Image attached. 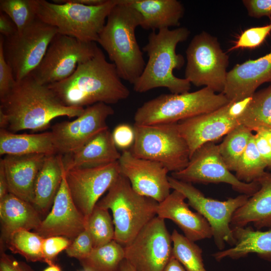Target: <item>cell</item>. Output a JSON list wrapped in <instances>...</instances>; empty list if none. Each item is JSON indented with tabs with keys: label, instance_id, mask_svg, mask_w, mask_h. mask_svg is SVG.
<instances>
[{
	"label": "cell",
	"instance_id": "cell-27",
	"mask_svg": "<svg viewBox=\"0 0 271 271\" xmlns=\"http://www.w3.org/2000/svg\"><path fill=\"white\" fill-rule=\"evenodd\" d=\"M64 173L62 155L57 154L46 157L36 180L33 202L41 215L46 214L53 205Z\"/></svg>",
	"mask_w": 271,
	"mask_h": 271
},
{
	"label": "cell",
	"instance_id": "cell-38",
	"mask_svg": "<svg viewBox=\"0 0 271 271\" xmlns=\"http://www.w3.org/2000/svg\"><path fill=\"white\" fill-rule=\"evenodd\" d=\"M271 32V22L261 27H252L245 30L239 36L231 50L254 48L259 46Z\"/></svg>",
	"mask_w": 271,
	"mask_h": 271
},
{
	"label": "cell",
	"instance_id": "cell-37",
	"mask_svg": "<svg viewBox=\"0 0 271 271\" xmlns=\"http://www.w3.org/2000/svg\"><path fill=\"white\" fill-rule=\"evenodd\" d=\"M0 10L12 19L19 31L37 19L35 0H1Z\"/></svg>",
	"mask_w": 271,
	"mask_h": 271
},
{
	"label": "cell",
	"instance_id": "cell-44",
	"mask_svg": "<svg viewBox=\"0 0 271 271\" xmlns=\"http://www.w3.org/2000/svg\"><path fill=\"white\" fill-rule=\"evenodd\" d=\"M0 271H34L24 262L17 260L14 257L1 251Z\"/></svg>",
	"mask_w": 271,
	"mask_h": 271
},
{
	"label": "cell",
	"instance_id": "cell-41",
	"mask_svg": "<svg viewBox=\"0 0 271 271\" xmlns=\"http://www.w3.org/2000/svg\"><path fill=\"white\" fill-rule=\"evenodd\" d=\"M3 42L4 37L0 35V98L8 93L16 81L4 56Z\"/></svg>",
	"mask_w": 271,
	"mask_h": 271
},
{
	"label": "cell",
	"instance_id": "cell-49",
	"mask_svg": "<svg viewBox=\"0 0 271 271\" xmlns=\"http://www.w3.org/2000/svg\"><path fill=\"white\" fill-rule=\"evenodd\" d=\"M163 271H187L184 267L172 256Z\"/></svg>",
	"mask_w": 271,
	"mask_h": 271
},
{
	"label": "cell",
	"instance_id": "cell-23",
	"mask_svg": "<svg viewBox=\"0 0 271 271\" xmlns=\"http://www.w3.org/2000/svg\"><path fill=\"white\" fill-rule=\"evenodd\" d=\"M65 171L91 168L117 162L121 156L108 128L102 130L76 152L62 155Z\"/></svg>",
	"mask_w": 271,
	"mask_h": 271
},
{
	"label": "cell",
	"instance_id": "cell-11",
	"mask_svg": "<svg viewBox=\"0 0 271 271\" xmlns=\"http://www.w3.org/2000/svg\"><path fill=\"white\" fill-rule=\"evenodd\" d=\"M171 188L182 193L188 200V204L202 215L209 223L212 237L217 247L224 250L226 243L233 246V236L231 221L234 212L247 201L249 196L241 194L225 201L207 198L192 183L178 180L169 176Z\"/></svg>",
	"mask_w": 271,
	"mask_h": 271
},
{
	"label": "cell",
	"instance_id": "cell-51",
	"mask_svg": "<svg viewBox=\"0 0 271 271\" xmlns=\"http://www.w3.org/2000/svg\"><path fill=\"white\" fill-rule=\"evenodd\" d=\"M118 271H136L131 264L124 259L120 263Z\"/></svg>",
	"mask_w": 271,
	"mask_h": 271
},
{
	"label": "cell",
	"instance_id": "cell-50",
	"mask_svg": "<svg viewBox=\"0 0 271 271\" xmlns=\"http://www.w3.org/2000/svg\"><path fill=\"white\" fill-rule=\"evenodd\" d=\"M259 132L267 141L271 147V129L266 128H260L255 131Z\"/></svg>",
	"mask_w": 271,
	"mask_h": 271
},
{
	"label": "cell",
	"instance_id": "cell-19",
	"mask_svg": "<svg viewBox=\"0 0 271 271\" xmlns=\"http://www.w3.org/2000/svg\"><path fill=\"white\" fill-rule=\"evenodd\" d=\"M228 106V103L214 111L177 122L179 131L188 146L190 158L201 146L214 142L240 125L237 119L229 116Z\"/></svg>",
	"mask_w": 271,
	"mask_h": 271
},
{
	"label": "cell",
	"instance_id": "cell-31",
	"mask_svg": "<svg viewBox=\"0 0 271 271\" xmlns=\"http://www.w3.org/2000/svg\"><path fill=\"white\" fill-rule=\"evenodd\" d=\"M125 259L124 246L113 240L100 247L93 248L90 254L80 261L87 271H118Z\"/></svg>",
	"mask_w": 271,
	"mask_h": 271
},
{
	"label": "cell",
	"instance_id": "cell-5",
	"mask_svg": "<svg viewBox=\"0 0 271 271\" xmlns=\"http://www.w3.org/2000/svg\"><path fill=\"white\" fill-rule=\"evenodd\" d=\"M116 0L99 6H86L71 0H35L37 18L55 28L59 34L85 42L97 43Z\"/></svg>",
	"mask_w": 271,
	"mask_h": 271
},
{
	"label": "cell",
	"instance_id": "cell-24",
	"mask_svg": "<svg viewBox=\"0 0 271 271\" xmlns=\"http://www.w3.org/2000/svg\"><path fill=\"white\" fill-rule=\"evenodd\" d=\"M134 9L140 17L141 25L145 30H162L180 25L184 7L177 0H119Z\"/></svg>",
	"mask_w": 271,
	"mask_h": 271
},
{
	"label": "cell",
	"instance_id": "cell-7",
	"mask_svg": "<svg viewBox=\"0 0 271 271\" xmlns=\"http://www.w3.org/2000/svg\"><path fill=\"white\" fill-rule=\"evenodd\" d=\"M223 93L208 87L190 92L162 94L143 104L134 115V124L176 123L214 111L229 103Z\"/></svg>",
	"mask_w": 271,
	"mask_h": 271
},
{
	"label": "cell",
	"instance_id": "cell-40",
	"mask_svg": "<svg viewBox=\"0 0 271 271\" xmlns=\"http://www.w3.org/2000/svg\"><path fill=\"white\" fill-rule=\"evenodd\" d=\"M72 240L63 236H55L45 238L42 249L45 262L49 265L55 263L57 255L70 245Z\"/></svg>",
	"mask_w": 271,
	"mask_h": 271
},
{
	"label": "cell",
	"instance_id": "cell-42",
	"mask_svg": "<svg viewBox=\"0 0 271 271\" xmlns=\"http://www.w3.org/2000/svg\"><path fill=\"white\" fill-rule=\"evenodd\" d=\"M112 136L116 147L125 150L131 148L133 144L135 137L133 127L126 123L119 124L114 128Z\"/></svg>",
	"mask_w": 271,
	"mask_h": 271
},
{
	"label": "cell",
	"instance_id": "cell-28",
	"mask_svg": "<svg viewBox=\"0 0 271 271\" xmlns=\"http://www.w3.org/2000/svg\"><path fill=\"white\" fill-rule=\"evenodd\" d=\"M235 244L231 248L212 254L216 261L226 258L239 259L250 253L271 262V228L267 231L254 230L251 227H232Z\"/></svg>",
	"mask_w": 271,
	"mask_h": 271
},
{
	"label": "cell",
	"instance_id": "cell-32",
	"mask_svg": "<svg viewBox=\"0 0 271 271\" xmlns=\"http://www.w3.org/2000/svg\"><path fill=\"white\" fill-rule=\"evenodd\" d=\"M44 239L35 232L21 229L12 232L1 245H6L28 261L45 262L42 249Z\"/></svg>",
	"mask_w": 271,
	"mask_h": 271
},
{
	"label": "cell",
	"instance_id": "cell-13",
	"mask_svg": "<svg viewBox=\"0 0 271 271\" xmlns=\"http://www.w3.org/2000/svg\"><path fill=\"white\" fill-rule=\"evenodd\" d=\"M171 176L190 183L228 184L235 191L249 197L260 188L257 181L243 182L232 174L223 160L218 145L214 142L206 143L199 147L191 156L187 167L172 173Z\"/></svg>",
	"mask_w": 271,
	"mask_h": 271
},
{
	"label": "cell",
	"instance_id": "cell-17",
	"mask_svg": "<svg viewBox=\"0 0 271 271\" xmlns=\"http://www.w3.org/2000/svg\"><path fill=\"white\" fill-rule=\"evenodd\" d=\"M118 163L120 174L140 194L160 203L170 194L169 171L161 163L138 158L129 150L123 151Z\"/></svg>",
	"mask_w": 271,
	"mask_h": 271
},
{
	"label": "cell",
	"instance_id": "cell-34",
	"mask_svg": "<svg viewBox=\"0 0 271 271\" xmlns=\"http://www.w3.org/2000/svg\"><path fill=\"white\" fill-rule=\"evenodd\" d=\"M172 256L187 271H207L202 259L201 248L185 235L174 229L171 234Z\"/></svg>",
	"mask_w": 271,
	"mask_h": 271
},
{
	"label": "cell",
	"instance_id": "cell-39",
	"mask_svg": "<svg viewBox=\"0 0 271 271\" xmlns=\"http://www.w3.org/2000/svg\"><path fill=\"white\" fill-rule=\"evenodd\" d=\"M94 248L91 237L85 229L75 238L65 250L67 255L79 261L87 257Z\"/></svg>",
	"mask_w": 271,
	"mask_h": 271
},
{
	"label": "cell",
	"instance_id": "cell-4",
	"mask_svg": "<svg viewBox=\"0 0 271 271\" xmlns=\"http://www.w3.org/2000/svg\"><path fill=\"white\" fill-rule=\"evenodd\" d=\"M140 25L138 13L116 0L97 42L107 53L121 79L132 84L146 65L136 37V28Z\"/></svg>",
	"mask_w": 271,
	"mask_h": 271
},
{
	"label": "cell",
	"instance_id": "cell-46",
	"mask_svg": "<svg viewBox=\"0 0 271 271\" xmlns=\"http://www.w3.org/2000/svg\"><path fill=\"white\" fill-rule=\"evenodd\" d=\"M252 96L236 101H229L227 110L229 116L237 119L248 107L251 101Z\"/></svg>",
	"mask_w": 271,
	"mask_h": 271
},
{
	"label": "cell",
	"instance_id": "cell-53",
	"mask_svg": "<svg viewBox=\"0 0 271 271\" xmlns=\"http://www.w3.org/2000/svg\"><path fill=\"white\" fill-rule=\"evenodd\" d=\"M83 271H87V270H84Z\"/></svg>",
	"mask_w": 271,
	"mask_h": 271
},
{
	"label": "cell",
	"instance_id": "cell-30",
	"mask_svg": "<svg viewBox=\"0 0 271 271\" xmlns=\"http://www.w3.org/2000/svg\"><path fill=\"white\" fill-rule=\"evenodd\" d=\"M237 120L252 131L260 128L271 129V85L252 95L248 107Z\"/></svg>",
	"mask_w": 271,
	"mask_h": 271
},
{
	"label": "cell",
	"instance_id": "cell-33",
	"mask_svg": "<svg viewBox=\"0 0 271 271\" xmlns=\"http://www.w3.org/2000/svg\"><path fill=\"white\" fill-rule=\"evenodd\" d=\"M252 135L249 128L239 125L226 134L218 145L223 160L230 171H235L239 160Z\"/></svg>",
	"mask_w": 271,
	"mask_h": 271
},
{
	"label": "cell",
	"instance_id": "cell-26",
	"mask_svg": "<svg viewBox=\"0 0 271 271\" xmlns=\"http://www.w3.org/2000/svg\"><path fill=\"white\" fill-rule=\"evenodd\" d=\"M257 182L259 190L234 213L231 227H245L253 223L258 229L271 228V173H266Z\"/></svg>",
	"mask_w": 271,
	"mask_h": 271
},
{
	"label": "cell",
	"instance_id": "cell-45",
	"mask_svg": "<svg viewBox=\"0 0 271 271\" xmlns=\"http://www.w3.org/2000/svg\"><path fill=\"white\" fill-rule=\"evenodd\" d=\"M254 139L257 149L267 168L271 169V147L267 141L258 131L254 134Z\"/></svg>",
	"mask_w": 271,
	"mask_h": 271
},
{
	"label": "cell",
	"instance_id": "cell-36",
	"mask_svg": "<svg viewBox=\"0 0 271 271\" xmlns=\"http://www.w3.org/2000/svg\"><path fill=\"white\" fill-rule=\"evenodd\" d=\"M266 168L257 149L253 134L239 160L235 171V176L243 182H255L266 173L265 169Z\"/></svg>",
	"mask_w": 271,
	"mask_h": 271
},
{
	"label": "cell",
	"instance_id": "cell-10",
	"mask_svg": "<svg viewBox=\"0 0 271 271\" xmlns=\"http://www.w3.org/2000/svg\"><path fill=\"white\" fill-rule=\"evenodd\" d=\"M57 29L38 18L13 36L4 37L5 59L16 81L29 76L40 64Z\"/></svg>",
	"mask_w": 271,
	"mask_h": 271
},
{
	"label": "cell",
	"instance_id": "cell-29",
	"mask_svg": "<svg viewBox=\"0 0 271 271\" xmlns=\"http://www.w3.org/2000/svg\"><path fill=\"white\" fill-rule=\"evenodd\" d=\"M57 154L51 131L36 134L12 132L0 128V155Z\"/></svg>",
	"mask_w": 271,
	"mask_h": 271
},
{
	"label": "cell",
	"instance_id": "cell-18",
	"mask_svg": "<svg viewBox=\"0 0 271 271\" xmlns=\"http://www.w3.org/2000/svg\"><path fill=\"white\" fill-rule=\"evenodd\" d=\"M65 173L50 212L34 231L44 238L59 236L73 240L86 228V219L73 201Z\"/></svg>",
	"mask_w": 271,
	"mask_h": 271
},
{
	"label": "cell",
	"instance_id": "cell-52",
	"mask_svg": "<svg viewBox=\"0 0 271 271\" xmlns=\"http://www.w3.org/2000/svg\"><path fill=\"white\" fill-rule=\"evenodd\" d=\"M43 271H61V269L59 265L54 263L49 265Z\"/></svg>",
	"mask_w": 271,
	"mask_h": 271
},
{
	"label": "cell",
	"instance_id": "cell-48",
	"mask_svg": "<svg viewBox=\"0 0 271 271\" xmlns=\"http://www.w3.org/2000/svg\"><path fill=\"white\" fill-rule=\"evenodd\" d=\"M9 193L7 176L3 164L0 162V200Z\"/></svg>",
	"mask_w": 271,
	"mask_h": 271
},
{
	"label": "cell",
	"instance_id": "cell-3",
	"mask_svg": "<svg viewBox=\"0 0 271 271\" xmlns=\"http://www.w3.org/2000/svg\"><path fill=\"white\" fill-rule=\"evenodd\" d=\"M190 33L187 28L179 27L153 31L149 34L148 43L143 48L148 60L133 84L134 91L144 93L159 87L166 88L174 94L189 91L191 83L185 78L175 76L173 71L181 69L185 63L183 56L177 54L176 49L179 43L188 39Z\"/></svg>",
	"mask_w": 271,
	"mask_h": 271
},
{
	"label": "cell",
	"instance_id": "cell-8",
	"mask_svg": "<svg viewBox=\"0 0 271 271\" xmlns=\"http://www.w3.org/2000/svg\"><path fill=\"white\" fill-rule=\"evenodd\" d=\"M134 141L129 150L135 156L163 164L169 172L185 168L190 151L178 128L177 122L133 124Z\"/></svg>",
	"mask_w": 271,
	"mask_h": 271
},
{
	"label": "cell",
	"instance_id": "cell-6",
	"mask_svg": "<svg viewBox=\"0 0 271 271\" xmlns=\"http://www.w3.org/2000/svg\"><path fill=\"white\" fill-rule=\"evenodd\" d=\"M158 203L137 192L128 180L120 174L96 205L111 210L114 240L125 246L157 216Z\"/></svg>",
	"mask_w": 271,
	"mask_h": 271
},
{
	"label": "cell",
	"instance_id": "cell-47",
	"mask_svg": "<svg viewBox=\"0 0 271 271\" xmlns=\"http://www.w3.org/2000/svg\"><path fill=\"white\" fill-rule=\"evenodd\" d=\"M18 31L17 26L5 13L0 12V33L5 38L10 37Z\"/></svg>",
	"mask_w": 271,
	"mask_h": 271
},
{
	"label": "cell",
	"instance_id": "cell-9",
	"mask_svg": "<svg viewBox=\"0 0 271 271\" xmlns=\"http://www.w3.org/2000/svg\"><path fill=\"white\" fill-rule=\"evenodd\" d=\"M185 78L196 86H204L223 93L229 64L217 38L205 31L196 35L186 51Z\"/></svg>",
	"mask_w": 271,
	"mask_h": 271
},
{
	"label": "cell",
	"instance_id": "cell-12",
	"mask_svg": "<svg viewBox=\"0 0 271 271\" xmlns=\"http://www.w3.org/2000/svg\"><path fill=\"white\" fill-rule=\"evenodd\" d=\"M99 47L57 33L50 42L38 67L30 74L39 83L48 85L70 76L78 65L91 58Z\"/></svg>",
	"mask_w": 271,
	"mask_h": 271
},
{
	"label": "cell",
	"instance_id": "cell-22",
	"mask_svg": "<svg viewBox=\"0 0 271 271\" xmlns=\"http://www.w3.org/2000/svg\"><path fill=\"white\" fill-rule=\"evenodd\" d=\"M47 155H8L0 162L7 176L9 193L33 204L36 180Z\"/></svg>",
	"mask_w": 271,
	"mask_h": 271
},
{
	"label": "cell",
	"instance_id": "cell-14",
	"mask_svg": "<svg viewBox=\"0 0 271 271\" xmlns=\"http://www.w3.org/2000/svg\"><path fill=\"white\" fill-rule=\"evenodd\" d=\"M172 241L165 219H152L127 245L125 259L136 271H163L172 256Z\"/></svg>",
	"mask_w": 271,
	"mask_h": 271
},
{
	"label": "cell",
	"instance_id": "cell-20",
	"mask_svg": "<svg viewBox=\"0 0 271 271\" xmlns=\"http://www.w3.org/2000/svg\"><path fill=\"white\" fill-rule=\"evenodd\" d=\"M271 82V51L235 65L228 72L223 93L229 101L252 96L261 84Z\"/></svg>",
	"mask_w": 271,
	"mask_h": 271
},
{
	"label": "cell",
	"instance_id": "cell-25",
	"mask_svg": "<svg viewBox=\"0 0 271 271\" xmlns=\"http://www.w3.org/2000/svg\"><path fill=\"white\" fill-rule=\"evenodd\" d=\"M1 242L18 229H37L41 214L31 203L9 193L0 200Z\"/></svg>",
	"mask_w": 271,
	"mask_h": 271
},
{
	"label": "cell",
	"instance_id": "cell-1",
	"mask_svg": "<svg viewBox=\"0 0 271 271\" xmlns=\"http://www.w3.org/2000/svg\"><path fill=\"white\" fill-rule=\"evenodd\" d=\"M84 108L64 105L48 85L29 75L16 81L8 93L0 98V128L14 133L43 130L54 118L77 117Z\"/></svg>",
	"mask_w": 271,
	"mask_h": 271
},
{
	"label": "cell",
	"instance_id": "cell-35",
	"mask_svg": "<svg viewBox=\"0 0 271 271\" xmlns=\"http://www.w3.org/2000/svg\"><path fill=\"white\" fill-rule=\"evenodd\" d=\"M94 248L104 245L114 239V227L108 209L96 205L86 219V228Z\"/></svg>",
	"mask_w": 271,
	"mask_h": 271
},
{
	"label": "cell",
	"instance_id": "cell-15",
	"mask_svg": "<svg viewBox=\"0 0 271 271\" xmlns=\"http://www.w3.org/2000/svg\"><path fill=\"white\" fill-rule=\"evenodd\" d=\"M114 111L108 104L97 103L84 108L74 120L57 123L51 128L57 154H71L103 130L108 128L106 120Z\"/></svg>",
	"mask_w": 271,
	"mask_h": 271
},
{
	"label": "cell",
	"instance_id": "cell-43",
	"mask_svg": "<svg viewBox=\"0 0 271 271\" xmlns=\"http://www.w3.org/2000/svg\"><path fill=\"white\" fill-rule=\"evenodd\" d=\"M248 15L253 18L267 17L271 19V0H243Z\"/></svg>",
	"mask_w": 271,
	"mask_h": 271
},
{
	"label": "cell",
	"instance_id": "cell-16",
	"mask_svg": "<svg viewBox=\"0 0 271 271\" xmlns=\"http://www.w3.org/2000/svg\"><path fill=\"white\" fill-rule=\"evenodd\" d=\"M120 174L117 162L98 167L65 171L67 187L73 201L86 219L100 197Z\"/></svg>",
	"mask_w": 271,
	"mask_h": 271
},
{
	"label": "cell",
	"instance_id": "cell-21",
	"mask_svg": "<svg viewBox=\"0 0 271 271\" xmlns=\"http://www.w3.org/2000/svg\"><path fill=\"white\" fill-rule=\"evenodd\" d=\"M184 195L174 190L163 201L158 203L157 216L175 222L189 239L196 241L212 237L211 227L200 214L192 211L185 201Z\"/></svg>",
	"mask_w": 271,
	"mask_h": 271
},
{
	"label": "cell",
	"instance_id": "cell-2",
	"mask_svg": "<svg viewBox=\"0 0 271 271\" xmlns=\"http://www.w3.org/2000/svg\"><path fill=\"white\" fill-rule=\"evenodd\" d=\"M48 86L62 104L73 107L115 104L130 94L114 65L107 61L100 48L68 78Z\"/></svg>",
	"mask_w": 271,
	"mask_h": 271
}]
</instances>
